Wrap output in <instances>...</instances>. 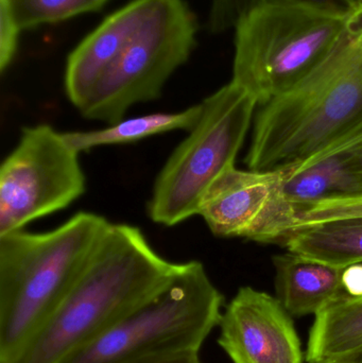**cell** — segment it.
<instances>
[{"label":"cell","instance_id":"cell-16","mask_svg":"<svg viewBox=\"0 0 362 363\" xmlns=\"http://www.w3.org/2000/svg\"><path fill=\"white\" fill-rule=\"evenodd\" d=\"M201 114L202 104H199L181 112L151 113L123 119L104 129L65 132L63 135L68 144L80 153L98 147L132 144L176 130L189 132L197 125Z\"/></svg>","mask_w":362,"mask_h":363},{"label":"cell","instance_id":"cell-4","mask_svg":"<svg viewBox=\"0 0 362 363\" xmlns=\"http://www.w3.org/2000/svg\"><path fill=\"white\" fill-rule=\"evenodd\" d=\"M353 13L259 2L236 26L232 81L252 94L259 106L268 104L327 57Z\"/></svg>","mask_w":362,"mask_h":363},{"label":"cell","instance_id":"cell-12","mask_svg":"<svg viewBox=\"0 0 362 363\" xmlns=\"http://www.w3.org/2000/svg\"><path fill=\"white\" fill-rule=\"evenodd\" d=\"M361 132L344 138L299 165L282 170L280 194L285 234L293 228L298 213L306 207L329 199L357 194L349 151Z\"/></svg>","mask_w":362,"mask_h":363},{"label":"cell","instance_id":"cell-6","mask_svg":"<svg viewBox=\"0 0 362 363\" xmlns=\"http://www.w3.org/2000/svg\"><path fill=\"white\" fill-rule=\"evenodd\" d=\"M201 104L199 121L171 153L153 186L148 213L161 225L174 226L198 216L208 187L235 166L259 101L231 81Z\"/></svg>","mask_w":362,"mask_h":363},{"label":"cell","instance_id":"cell-18","mask_svg":"<svg viewBox=\"0 0 362 363\" xmlns=\"http://www.w3.org/2000/svg\"><path fill=\"white\" fill-rule=\"evenodd\" d=\"M362 216V194L338 196L310 205L295 217V225L318 223L342 218Z\"/></svg>","mask_w":362,"mask_h":363},{"label":"cell","instance_id":"cell-21","mask_svg":"<svg viewBox=\"0 0 362 363\" xmlns=\"http://www.w3.org/2000/svg\"><path fill=\"white\" fill-rule=\"evenodd\" d=\"M261 2L300 4L344 14L354 12L362 4V0H261Z\"/></svg>","mask_w":362,"mask_h":363},{"label":"cell","instance_id":"cell-1","mask_svg":"<svg viewBox=\"0 0 362 363\" xmlns=\"http://www.w3.org/2000/svg\"><path fill=\"white\" fill-rule=\"evenodd\" d=\"M184 267L136 226L111 223L78 281L14 363H60L159 296Z\"/></svg>","mask_w":362,"mask_h":363},{"label":"cell","instance_id":"cell-15","mask_svg":"<svg viewBox=\"0 0 362 363\" xmlns=\"http://www.w3.org/2000/svg\"><path fill=\"white\" fill-rule=\"evenodd\" d=\"M308 337V363L329 362L362 345V296L344 291L315 315Z\"/></svg>","mask_w":362,"mask_h":363},{"label":"cell","instance_id":"cell-17","mask_svg":"<svg viewBox=\"0 0 362 363\" xmlns=\"http://www.w3.org/2000/svg\"><path fill=\"white\" fill-rule=\"evenodd\" d=\"M108 0H9L21 30L100 10Z\"/></svg>","mask_w":362,"mask_h":363},{"label":"cell","instance_id":"cell-24","mask_svg":"<svg viewBox=\"0 0 362 363\" xmlns=\"http://www.w3.org/2000/svg\"><path fill=\"white\" fill-rule=\"evenodd\" d=\"M349 153L351 170L357 186L356 194H362V132L351 145Z\"/></svg>","mask_w":362,"mask_h":363},{"label":"cell","instance_id":"cell-19","mask_svg":"<svg viewBox=\"0 0 362 363\" xmlns=\"http://www.w3.org/2000/svg\"><path fill=\"white\" fill-rule=\"evenodd\" d=\"M261 0H212L208 28L210 33H223L235 29L242 17Z\"/></svg>","mask_w":362,"mask_h":363},{"label":"cell","instance_id":"cell-7","mask_svg":"<svg viewBox=\"0 0 362 363\" xmlns=\"http://www.w3.org/2000/svg\"><path fill=\"white\" fill-rule=\"evenodd\" d=\"M198 23L185 0H154L118 59L79 108L84 118L114 125L142 102L161 97L166 82L186 63Z\"/></svg>","mask_w":362,"mask_h":363},{"label":"cell","instance_id":"cell-22","mask_svg":"<svg viewBox=\"0 0 362 363\" xmlns=\"http://www.w3.org/2000/svg\"><path fill=\"white\" fill-rule=\"evenodd\" d=\"M342 290L353 298L362 296V262L344 267L341 277Z\"/></svg>","mask_w":362,"mask_h":363},{"label":"cell","instance_id":"cell-13","mask_svg":"<svg viewBox=\"0 0 362 363\" xmlns=\"http://www.w3.org/2000/svg\"><path fill=\"white\" fill-rule=\"evenodd\" d=\"M276 298L291 317L320 313L342 290L344 269L287 252L274 256Z\"/></svg>","mask_w":362,"mask_h":363},{"label":"cell","instance_id":"cell-20","mask_svg":"<svg viewBox=\"0 0 362 363\" xmlns=\"http://www.w3.org/2000/svg\"><path fill=\"white\" fill-rule=\"evenodd\" d=\"M19 27L9 0H0V69L4 72L14 59L18 44Z\"/></svg>","mask_w":362,"mask_h":363},{"label":"cell","instance_id":"cell-10","mask_svg":"<svg viewBox=\"0 0 362 363\" xmlns=\"http://www.w3.org/2000/svg\"><path fill=\"white\" fill-rule=\"evenodd\" d=\"M291 318L278 298L242 287L221 315L219 347L233 363H303Z\"/></svg>","mask_w":362,"mask_h":363},{"label":"cell","instance_id":"cell-3","mask_svg":"<svg viewBox=\"0 0 362 363\" xmlns=\"http://www.w3.org/2000/svg\"><path fill=\"white\" fill-rule=\"evenodd\" d=\"M111 222L80 211L55 230L0 236V363H14L69 294Z\"/></svg>","mask_w":362,"mask_h":363},{"label":"cell","instance_id":"cell-14","mask_svg":"<svg viewBox=\"0 0 362 363\" xmlns=\"http://www.w3.org/2000/svg\"><path fill=\"white\" fill-rule=\"evenodd\" d=\"M278 243L291 253L341 268L362 262V216L295 226Z\"/></svg>","mask_w":362,"mask_h":363},{"label":"cell","instance_id":"cell-11","mask_svg":"<svg viewBox=\"0 0 362 363\" xmlns=\"http://www.w3.org/2000/svg\"><path fill=\"white\" fill-rule=\"evenodd\" d=\"M154 0H133L104 19L68 57L65 91L80 108L98 81L125 50Z\"/></svg>","mask_w":362,"mask_h":363},{"label":"cell","instance_id":"cell-5","mask_svg":"<svg viewBox=\"0 0 362 363\" xmlns=\"http://www.w3.org/2000/svg\"><path fill=\"white\" fill-rule=\"evenodd\" d=\"M225 298L200 262H184L163 292L60 363H128L199 351L218 328Z\"/></svg>","mask_w":362,"mask_h":363},{"label":"cell","instance_id":"cell-8","mask_svg":"<svg viewBox=\"0 0 362 363\" xmlns=\"http://www.w3.org/2000/svg\"><path fill=\"white\" fill-rule=\"evenodd\" d=\"M79 155L51 125L23 128L0 168V236L66 208L84 194Z\"/></svg>","mask_w":362,"mask_h":363},{"label":"cell","instance_id":"cell-25","mask_svg":"<svg viewBox=\"0 0 362 363\" xmlns=\"http://www.w3.org/2000/svg\"><path fill=\"white\" fill-rule=\"evenodd\" d=\"M329 362L333 363H362V345L349 352V353L344 354L339 357L334 358V359L329 360Z\"/></svg>","mask_w":362,"mask_h":363},{"label":"cell","instance_id":"cell-9","mask_svg":"<svg viewBox=\"0 0 362 363\" xmlns=\"http://www.w3.org/2000/svg\"><path fill=\"white\" fill-rule=\"evenodd\" d=\"M282 170L230 168L202 196L198 216L218 237L278 242L283 234Z\"/></svg>","mask_w":362,"mask_h":363},{"label":"cell","instance_id":"cell-23","mask_svg":"<svg viewBox=\"0 0 362 363\" xmlns=\"http://www.w3.org/2000/svg\"><path fill=\"white\" fill-rule=\"evenodd\" d=\"M128 363H203L199 351L176 352V353L162 354Z\"/></svg>","mask_w":362,"mask_h":363},{"label":"cell","instance_id":"cell-2","mask_svg":"<svg viewBox=\"0 0 362 363\" xmlns=\"http://www.w3.org/2000/svg\"><path fill=\"white\" fill-rule=\"evenodd\" d=\"M249 169L276 172L307 161L362 130V4L327 57L293 89L259 106Z\"/></svg>","mask_w":362,"mask_h":363},{"label":"cell","instance_id":"cell-26","mask_svg":"<svg viewBox=\"0 0 362 363\" xmlns=\"http://www.w3.org/2000/svg\"><path fill=\"white\" fill-rule=\"evenodd\" d=\"M315 363H333V362H315Z\"/></svg>","mask_w":362,"mask_h":363}]
</instances>
